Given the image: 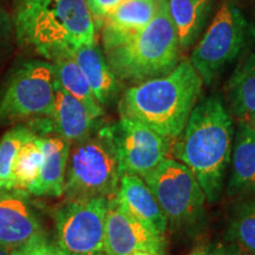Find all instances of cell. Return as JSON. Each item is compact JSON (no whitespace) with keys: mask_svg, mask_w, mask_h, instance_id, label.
Segmentation results:
<instances>
[{"mask_svg":"<svg viewBox=\"0 0 255 255\" xmlns=\"http://www.w3.org/2000/svg\"><path fill=\"white\" fill-rule=\"evenodd\" d=\"M235 128L228 108L219 97L197 101L173 148L175 159L189 169L209 203L225 189Z\"/></svg>","mask_w":255,"mask_h":255,"instance_id":"obj_1","label":"cell"},{"mask_svg":"<svg viewBox=\"0 0 255 255\" xmlns=\"http://www.w3.org/2000/svg\"><path fill=\"white\" fill-rule=\"evenodd\" d=\"M202 79L189 60L173 71L128 88L120 101V115L149 127L168 139H176L200 100Z\"/></svg>","mask_w":255,"mask_h":255,"instance_id":"obj_2","label":"cell"},{"mask_svg":"<svg viewBox=\"0 0 255 255\" xmlns=\"http://www.w3.org/2000/svg\"><path fill=\"white\" fill-rule=\"evenodd\" d=\"M18 40L52 62L95 43L85 0H20L13 21Z\"/></svg>","mask_w":255,"mask_h":255,"instance_id":"obj_3","label":"cell"},{"mask_svg":"<svg viewBox=\"0 0 255 255\" xmlns=\"http://www.w3.org/2000/svg\"><path fill=\"white\" fill-rule=\"evenodd\" d=\"M180 50L167 0H161L154 19L141 31L103 46L107 62L120 83L133 85L173 71L180 63Z\"/></svg>","mask_w":255,"mask_h":255,"instance_id":"obj_4","label":"cell"},{"mask_svg":"<svg viewBox=\"0 0 255 255\" xmlns=\"http://www.w3.org/2000/svg\"><path fill=\"white\" fill-rule=\"evenodd\" d=\"M120 178L111 124H101L85 138L73 143V146L71 144L64 187L69 200L113 199L119 189Z\"/></svg>","mask_w":255,"mask_h":255,"instance_id":"obj_5","label":"cell"},{"mask_svg":"<svg viewBox=\"0 0 255 255\" xmlns=\"http://www.w3.org/2000/svg\"><path fill=\"white\" fill-rule=\"evenodd\" d=\"M254 38L253 27L241 9L227 0L194 47L189 62L203 84L210 85L246 52Z\"/></svg>","mask_w":255,"mask_h":255,"instance_id":"obj_6","label":"cell"},{"mask_svg":"<svg viewBox=\"0 0 255 255\" xmlns=\"http://www.w3.org/2000/svg\"><path fill=\"white\" fill-rule=\"evenodd\" d=\"M168 220V226L193 232L206 216V195L199 181L175 158L163 161L143 177Z\"/></svg>","mask_w":255,"mask_h":255,"instance_id":"obj_7","label":"cell"},{"mask_svg":"<svg viewBox=\"0 0 255 255\" xmlns=\"http://www.w3.org/2000/svg\"><path fill=\"white\" fill-rule=\"evenodd\" d=\"M55 101V68L47 60L33 59L12 73L0 97V122L50 117Z\"/></svg>","mask_w":255,"mask_h":255,"instance_id":"obj_8","label":"cell"},{"mask_svg":"<svg viewBox=\"0 0 255 255\" xmlns=\"http://www.w3.org/2000/svg\"><path fill=\"white\" fill-rule=\"evenodd\" d=\"M110 199L69 200L53 214L57 246L66 255H105V218Z\"/></svg>","mask_w":255,"mask_h":255,"instance_id":"obj_9","label":"cell"},{"mask_svg":"<svg viewBox=\"0 0 255 255\" xmlns=\"http://www.w3.org/2000/svg\"><path fill=\"white\" fill-rule=\"evenodd\" d=\"M111 126L120 176L131 174L143 178L167 158L170 139L149 127L123 115H120L119 122Z\"/></svg>","mask_w":255,"mask_h":255,"instance_id":"obj_10","label":"cell"},{"mask_svg":"<svg viewBox=\"0 0 255 255\" xmlns=\"http://www.w3.org/2000/svg\"><path fill=\"white\" fill-rule=\"evenodd\" d=\"M164 248V237L130 214L116 197L109 200L105 218V255H132L136 252L163 255Z\"/></svg>","mask_w":255,"mask_h":255,"instance_id":"obj_11","label":"cell"},{"mask_svg":"<svg viewBox=\"0 0 255 255\" xmlns=\"http://www.w3.org/2000/svg\"><path fill=\"white\" fill-rule=\"evenodd\" d=\"M46 237L39 216L20 189H0V247L12 252Z\"/></svg>","mask_w":255,"mask_h":255,"instance_id":"obj_12","label":"cell"},{"mask_svg":"<svg viewBox=\"0 0 255 255\" xmlns=\"http://www.w3.org/2000/svg\"><path fill=\"white\" fill-rule=\"evenodd\" d=\"M52 133L69 143L81 141L101 126L84 104L60 87L55 79V101L50 117Z\"/></svg>","mask_w":255,"mask_h":255,"instance_id":"obj_13","label":"cell"},{"mask_svg":"<svg viewBox=\"0 0 255 255\" xmlns=\"http://www.w3.org/2000/svg\"><path fill=\"white\" fill-rule=\"evenodd\" d=\"M117 201L132 216L156 234L164 237L168 220L148 184L137 175L124 174L120 178Z\"/></svg>","mask_w":255,"mask_h":255,"instance_id":"obj_14","label":"cell"},{"mask_svg":"<svg viewBox=\"0 0 255 255\" xmlns=\"http://www.w3.org/2000/svg\"><path fill=\"white\" fill-rule=\"evenodd\" d=\"M228 196L255 197V135L246 121H239L231 157Z\"/></svg>","mask_w":255,"mask_h":255,"instance_id":"obj_15","label":"cell"},{"mask_svg":"<svg viewBox=\"0 0 255 255\" xmlns=\"http://www.w3.org/2000/svg\"><path fill=\"white\" fill-rule=\"evenodd\" d=\"M40 136L44 159L39 176L26 193L34 196L59 197L64 194L71 143L55 133Z\"/></svg>","mask_w":255,"mask_h":255,"instance_id":"obj_16","label":"cell"},{"mask_svg":"<svg viewBox=\"0 0 255 255\" xmlns=\"http://www.w3.org/2000/svg\"><path fill=\"white\" fill-rule=\"evenodd\" d=\"M161 0H124L102 23L103 46L141 31L154 19Z\"/></svg>","mask_w":255,"mask_h":255,"instance_id":"obj_17","label":"cell"},{"mask_svg":"<svg viewBox=\"0 0 255 255\" xmlns=\"http://www.w3.org/2000/svg\"><path fill=\"white\" fill-rule=\"evenodd\" d=\"M72 57L84 73L102 108L113 103L120 91V81L107 62L103 50L95 43L87 44L73 51Z\"/></svg>","mask_w":255,"mask_h":255,"instance_id":"obj_18","label":"cell"},{"mask_svg":"<svg viewBox=\"0 0 255 255\" xmlns=\"http://www.w3.org/2000/svg\"><path fill=\"white\" fill-rule=\"evenodd\" d=\"M181 50L193 46L208 23L213 0H167Z\"/></svg>","mask_w":255,"mask_h":255,"instance_id":"obj_19","label":"cell"},{"mask_svg":"<svg viewBox=\"0 0 255 255\" xmlns=\"http://www.w3.org/2000/svg\"><path fill=\"white\" fill-rule=\"evenodd\" d=\"M228 110L239 121L255 115V53L241 57L227 82Z\"/></svg>","mask_w":255,"mask_h":255,"instance_id":"obj_20","label":"cell"},{"mask_svg":"<svg viewBox=\"0 0 255 255\" xmlns=\"http://www.w3.org/2000/svg\"><path fill=\"white\" fill-rule=\"evenodd\" d=\"M50 63H52L55 68L56 82L66 92L81 101L92 114V116L101 120L104 114V109L96 100L84 73L76 63L72 55L60 56Z\"/></svg>","mask_w":255,"mask_h":255,"instance_id":"obj_21","label":"cell"},{"mask_svg":"<svg viewBox=\"0 0 255 255\" xmlns=\"http://www.w3.org/2000/svg\"><path fill=\"white\" fill-rule=\"evenodd\" d=\"M227 239L246 255H255V197L241 199L234 207Z\"/></svg>","mask_w":255,"mask_h":255,"instance_id":"obj_22","label":"cell"},{"mask_svg":"<svg viewBox=\"0 0 255 255\" xmlns=\"http://www.w3.org/2000/svg\"><path fill=\"white\" fill-rule=\"evenodd\" d=\"M44 154L40 144V136H33L19 150L12 168L13 189L26 191L39 176Z\"/></svg>","mask_w":255,"mask_h":255,"instance_id":"obj_23","label":"cell"},{"mask_svg":"<svg viewBox=\"0 0 255 255\" xmlns=\"http://www.w3.org/2000/svg\"><path fill=\"white\" fill-rule=\"evenodd\" d=\"M34 131L25 124H15L0 139V182L2 189H13L12 168L14 159L24 143L33 136Z\"/></svg>","mask_w":255,"mask_h":255,"instance_id":"obj_24","label":"cell"},{"mask_svg":"<svg viewBox=\"0 0 255 255\" xmlns=\"http://www.w3.org/2000/svg\"><path fill=\"white\" fill-rule=\"evenodd\" d=\"M11 255H66L57 244L51 242L47 237L40 238L19 250L9 252Z\"/></svg>","mask_w":255,"mask_h":255,"instance_id":"obj_25","label":"cell"},{"mask_svg":"<svg viewBox=\"0 0 255 255\" xmlns=\"http://www.w3.org/2000/svg\"><path fill=\"white\" fill-rule=\"evenodd\" d=\"M95 26H101L103 20L111 11H114L124 0H85Z\"/></svg>","mask_w":255,"mask_h":255,"instance_id":"obj_26","label":"cell"},{"mask_svg":"<svg viewBox=\"0 0 255 255\" xmlns=\"http://www.w3.org/2000/svg\"><path fill=\"white\" fill-rule=\"evenodd\" d=\"M205 255H246L234 245H215L205 248Z\"/></svg>","mask_w":255,"mask_h":255,"instance_id":"obj_27","label":"cell"},{"mask_svg":"<svg viewBox=\"0 0 255 255\" xmlns=\"http://www.w3.org/2000/svg\"><path fill=\"white\" fill-rule=\"evenodd\" d=\"M13 26V21L9 17L7 12L0 6V43L4 41L6 38L9 37Z\"/></svg>","mask_w":255,"mask_h":255,"instance_id":"obj_28","label":"cell"},{"mask_svg":"<svg viewBox=\"0 0 255 255\" xmlns=\"http://www.w3.org/2000/svg\"><path fill=\"white\" fill-rule=\"evenodd\" d=\"M241 121H246V122L248 123V126L251 127V129L253 130L254 135H255V115H253V116L248 117L247 120H241Z\"/></svg>","mask_w":255,"mask_h":255,"instance_id":"obj_29","label":"cell"},{"mask_svg":"<svg viewBox=\"0 0 255 255\" xmlns=\"http://www.w3.org/2000/svg\"><path fill=\"white\" fill-rule=\"evenodd\" d=\"M189 255H205V248H196Z\"/></svg>","mask_w":255,"mask_h":255,"instance_id":"obj_30","label":"cell"},{"mask_svg":"<svg viewBox=\"0 0 255 255\" xmlns=\"http://www.w3.org/2000/svg\"><path fill=\"white\" fill-rule=\"evenodd\" d=\"M132 255H159L157 253H152V252H136Z\"/></svg>","mask_w":255,"mask_h":255,"instance_id":"obj_31","label":"cell"},{"mask_svg":"<svg viewBox=\"0 0 255 255\" xmlns=\"http://www.w3.org/2000/svg\"><path fill=\"white\" fill-rule=\"evenodd\" d=\"M0 255H11V254H9L8 251L4 250V248H2V247H0Z\"/></svg>","mask_w":255,"mask_h":255,"instance_id":"obj_32","label":"cell"},{"mask_svg":"<svg viewBox=\"0 0 255 255\" xmlns=\"http://www.w3.org/2000/svg\"><path fill=\"white\" fill-rule=\"evenodd\" d=\"M0 189H2V187H1V182H0Z\"/></svg>","mask_w":255,"mask_h":255,"instance_id":"obj_33","label":"cell"},{"mask_svg":"<svg viewBox=\"0 0 255 255\" xmlns=\"http://www.w3.org/2000/svg\"><path fill=\"white\" fill-rule=\"evenodd\" d=\"M254 6H255V0H254Z\"/></svg>","mask_w":255,"mask_h":255,"instance_id":"obj_34","label":"cell"}]
</instances>
